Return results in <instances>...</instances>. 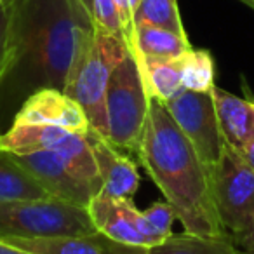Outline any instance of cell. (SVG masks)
Returning <instances> with one entry per match:
<instances>
[{
	"label": "cell",
	"mask_w": 254,
	"mask_h": 254,
	"mask_svg": "<svg viewBox=\"0 0 254 254\" xmlns=\"http://www.w3.org/2000/svg\"><path fill=\"white\" fill-rule=\"evenodd\" d=\"M138 162L176 211L185 232L228 237L212 197L211 171L159 99H150Z\"/></svg>",
	"instance_id": "1"
},
{
	"label": "cell",
	"mask_w": 254,
	"mask_h": 254,
	"mask_svg": "<svg viewBox=\"0 0 254 254\" xmlns=\"http://www.w3.org/2000/svg\"><path fill=\"white\" fill-rule=\"evenodd\" d=\"M242 4H246L247 7H251V9H254V0H240Z\"/></svg>",
	"instance_id": "29"
},
{
	"label": "cell",
	"mask_w": 254,
	"mask_h": 254,
	"mask_svg": "<svg viewBox=\"0 0 254 254\" xmlns=\"http://www.w3.org/2000/svg\"><path fill=\"white\" fill-rule=\"evenodd\" d=\"M78 4L85 9V12L89 14V18L92 19V12H94V0H78Z\"/></svg>",
	"instance_id": "28"
},
{
	"label": "cell",
	"mask_w": 254,
	"mask_h": 254,
	"mask_svg": "<svg viewBox=\"0 0 254 254\" xmlns=\"http://www.w3.org/2000/svg\"><path fill=\"white\" fill-rule=\"evenodd\" d=\"M211 185L221 225L230 235L244 232L254 218V171L239 150L225 145L211 171Z\"/></svg>",
	"instance_id": "6"
},
{
	"label": "cell",
	"mask_w": 254,
	"mask_h": 254,
	"mask_svg": "<svg viewBox=\"0 0 254 254\" xmlns=\"http://www.w3.org/2000/svg\"><path fill=\"white\" fill-rule=\"evenodd\" d=\"M2 2H4V0H0V4H2Z\"/></svg>",
	"instance_id": "30"
},
{
	"label": "cell",
	"mask_w": 254,
	"mask_h": 254,
	"mask_svg": "<svg viewBox=\"0 0 254 254\" xmlns=\"http://www.w3.org/2000/svg\"><path fill=\"white\" fill-rule=\"evenodd\" d=\"M129 54L117 37L85 23L75 30V46L63 91L84 108L91 127L106 136L105 96L115 68Z\"/></svg>",
	"instance_id": "3"
},
{
	"label": "cell",
	"mask_w": 254,
	"mask_h": 254,
	"mask_svg": "<svg viewBox=\"0 0 254 254\" xmlns=\"http://www.w3.org/2000/svg\"><path fill=\"white\" fill-rule=\"evenodd\" d=\"M214 60L205 49H191L183 58V87L209 92L214 87Z\"/></svg>",
	"instance_id": "20"
},
{
	"label": "cell",
	"mask_w": 254,
	"mask_h": 254,
	"mask_svg": "<svg viewBox=\"0 0 254 254\" xmlns=\"http://www.w3.org/2000/svg\"><path fill=\"white\" fill-rule=\"evenodd\" d=\"M132 204L134 202L127 198H112L98 193L87 205V211L98 232L105 233L117 242L150 249L146 239L132 221Z\"/></svg>",
	"instance_id": "13"
},
{
	"label": "cell",
	"mask_w": 254,
	"mask_h": 254,
	"mask_svg": "<svg viewBox=\"0 0 254 254\" xmlns=\"http://www.w3.org/2000/svg\"><path fill=\"white\" fill-rule=\"evenodd\" d=\"M92 25L110 35L120 39L124 44V28L120 21L119 7L115 0H94V12H92Z\"/></svg>",
	"instance_id": "23"
},
{
	"label": "cell",
	"mask_w": 254,
	"mask_h": 254,
	"mask_svg": "<svg viewBox=\"0 0 254 254\" xmlns=\"http://www.w3.org/2000/svg\"><path fill=\"white\" fill-rule=\"evenodd\" d=\"M150 92L138 60L131 53L115 68L105 96L106 138L138 157L150 112Z\"/></svg>",
	"instance_id": "4"
},
{
	"label": "cell",
	"mask_w": 254,
	"mask_h": 254,
	"mask_svg": "<svg viewBox=\"0 0 254 254\" xmlns=\"http://www.w3.org/2000/svg\"><path fill=\"white\" fill-rule=\"evenodd\" d=\"M193 49L188 35L150 25H136V51L132 56L141 61H173Z\"/></svg>",
	"instance_id": "15"
},
{
	"label": "cell",
	"mask_w": 254,
	"mask_h": 254,
	"mask_svg": "<svg viewBox=\"0 0 254 254\" xmlns=\"http://www.w3.org/2000/svg\"><path fill=\"white\" fill-rule=\"evenodd\" d=\"M12 126H58L87 132L91 122L84 108L61 89L40 87L26 98Z\"/></svg>",
	"instance_id": "11"
},
{
	"label": "cell",
	"mask_w": 254,
	"mask_h": 254,
	"mask_svg": "<svg viewBox=\"0 0 254 254\" xmlns=\"http://www.w3.org/2000/svg\"><path fill=\"white\" fill-rule=\"evenodd\" d=\"M239 153L242 155V159L247 162V166H249L251 169L254 171V139L247 143V145L244 146L242 150H239Z\"/></svg>",
	"instance_id": "27"
},
{
	"label": "cell",
	"mask_w": 254,
	"mask_h": 254,
	"mask_svg": "<svg viewBox=\"0 0 254 254\" xmlns=\"http://www.w3.org/2000/svg\"><path fill=\"white\" fill-rule=\"evenodd\" d=\"M148 254H242L228 237H202L190 232L171 235L162 244L150 247Z\"/></svg>",
	"instance_id": "17"
},
{
	"label": "cell",
	"mask_w": 254,
	"mask_h": 254,
	"mask_svg": "<svg viewBox=\"0 0 254 254\" xmlns=\"http://www.w3.org/2000/svg\"><path fill=\"white\" fill-rule=\"evenodd\" d=\"M141 0H115L119 7L120 21L124 28V40L129 49V53L134 54L136 51V25H134V12L138 9Z\"/></svg>",
	"instance_id": "24"
},
{
	"label": "cell",
	"mask_w": 254,
	"mask_h": 254,
	"mask_svg": "<svg viewBox=\"0 0 254 254\" xmlns=\"http://www.w3.org/2000/svg\"><path fill=\"white\" fill-rule=\"evenodd\" d=\"M148 223L150 235H152L155 246L162 244L166 239L173 235V223L176 218V211L169 202H155L146 211H143Z\"/></svg>",
	"instance_id": "22"
},
{
	"label": "cell",
	"mask_w": 254,
	"mask_h": 254,
	"mask_svg": "<svg viewBox=\"0 0 254 254\" xmlns=\"http://www.w3.org/2000/svg\"><path fill=\"white\" fill-rule=\"evenodd\" d=\"M185 58V56H183ZM183 58L173 61H141L150 98L167 103L183 91Z\"/></svg>",
	"instance_id": "18"
},
{
	"label": "cell",
	"mask_w": 254,
	"mask_h": 254,
	"mask_svg": "<svg viewBox=\"0 0 254 254\" xmlns=\"http://www.w3.org/2000/svg\"><path fill=\"white\" fill-rule=\"evenodd\" d=\"M16 66V37L11 0L0 4V85L7 82Z\"/></svg>",
	"instance_id": "21"
},
{
	"label": "cell",
	"mask_w": 254,
	"mask_h": 254,
	"mask_svg": "<svg viewBox=\"0 0 254 254\" xmlns=\"http://www.w3.org/2000/svg\"><path fill=\"white\" fill-rule=\"evenodd\" d=\"M134 25H150L187 35L176 0H141L134 12Z\"/></svg>",
	"instance_id": "19"
},
{
	"label": "cell",
	"mask_w": 254,
	"mask_h": 254,
	"mask_svg": "<svg viewBox=\"0 0 254 254\" xmlns=\"http://www.w3.org/2000/svg\"><path fill=\"white\" fill-rule=\"evenodd\" d=\"M0 254H33V253L21 249V247H18V246H12L7 240L0 239Z\"/></svg>",
	"instance_id": "26"
},
{
	"label": "cell",
	"mask_w": 254,
	"mask_h": 254,
	"mask_svg": "<svg viewBox=\"0 0 254 254\" xmlns=\"http://www.w3.org/2000/svg\"><path fill=\"white\" fill-rule=\"evenodd\" d=\"M11 155L56 200L87 207L92 198L99 193L94 185L60 153L40 150L23 155Z\"/></svg>",
	"instance_id": "9"
},
{
	"label": "cell",
	"mask_w": 254,
	"mask_h": 254,
	"mask_svg": "<svg viewBox=\"0 0 254 254\" xmlns=\"http://www.w3.org/2000/svg\"><path fill=\"white\" fill-rule=\"evenodd\" d=\"M33 254H148L150 249L117 242L101 232L51 239H4Z\"/></svg>",
	"instance_id": "12"
},
{
	"label": "cell",
	"mask_w": 254,
	"mask_h": 254,
	"mask_svg": "<svg viewBox=\"0 0 254 254\" xmlns=\"http://www.w3.org/2000/svg\"><path fill=\"white\" fill-rule=\"evenodd\" d=\"M53 198L40 183L14 160L9 152L0 148V202Z\"/></svg>",
	"instance_id": "16"
},
{
	"label": "cell",
	"mask_w": 254,
	"mask_h": 254,
	"mask_svg": "<svg viewBox=\"0 0 254 254\" xmlns=\"http://www.w3.org/2000/svg\"><path fill=\"white\" fill-rule=\"evenodd\" d=\"M96 232L87 207L56 198L0 202V239H51Z\"/></svg>",
	"instance_id": "5"
},
{
	"label": "cell",
	"mask_w": 254,
	"mask_h": 254,
	"mask_svg": "<svg viewBox=\"0 0 254 254\" xmlns=\"http://www.w3.org/2000/svg\"><path fill=\"white\" fill-rule=\"evenodd\" d=\"M242 254H247V253H242Z\"/></svg>",
	"instance_id": "31"
},
{
	"label": "cell",
	"mask_w": 254,
	"mask_h": 254,
	"mask_svg": "<svg viewBox=\"0 0 254 254\" xmlns=\"http://www.w3.org/2000/svg\"><path fill=\"white\" fill-rule=\"evenodd\" d=\"M96 167H98L101 191L99 195H106L112 198H127L132 200L136 191L139 190V178L136 162L129 153L117 148L105 134L89 127L85 132Z\"/></svg>",
	"instance_id": "10"
},
{
	"label": "cell",
	"mask_w": 254,
	"mask_h": 254,
	"mask_svg": "<svg viewBox=\"0 0 254 254\" xmlns=\"http://www.w3.org/2000/svg\"><path fill=\"white\" fill-rule=\"evenodd\" d=\"M0 148L14 155L40 150L56 152L70 160L96 190L101 191V180L85 132L58 126H11V129L0 134Z\"/></svg>",
	"instance_id": "7"
},
{
	"label": "cell",
	"mask_w": 254,
	"mask_h": 254,
	"mask_svg": "<svg viewBox=\"0 0 254 254\" xmlns=\"http://www.w3.org/2000/svg\"><path fill=\"white\" fill-rule=\"evenodd\" d=\"M164 105L181 132L198 153L202 162L207 166L209 171L214 169L221 159L226 143L219 129L211 91L195 92L183 89Z\"/></svg>",
	"instance_id": "8"
},
{
	"label": "cell",
	"mask_w": 254,
	"mask_h": 254,
	"mask_svg": "<svg viewBox=\"0 0 254 254\" xmlns=\"http://www.w3.org/2000/svg\"><path fill=\"white\" fill-rule=\"evenodd\" d=\"M230 239H232V242L235 244L237 249H240L242 253L254 254V218L244 232L232 233Z\"/></svg>",
	"instance_id": "25"
},
{
	"label": "cell",
	"mask_w": 254,
	"mask_h": 254,
	"mask_svg": "<svg viewBox=\"0 0 254 254\" xmlns=\"http://www.w3.org/2000/svg\"><path fill=\"white\" fill-rule=\"evenodd\" d=\"M16 66L9 78L63 91L75 30L92 19L78 0H11ZM7 78V80H9Z\"/></svg>",
	"instance_id": "2"
},
{
	"label": "cell",
	"mask_w": 254,
	"mask_h": 254,
	"mask_svg": "<svg viewBox=\"0 0 254 254\" xmlns=\"http://www.w3.org/2000/svg\"><path fill=\"white\" fill-rule=\"evenodd\" d=\"M219 129L226 145L242 150L254 139V101H247L225 89H211Z\"/></svg>",
	"instance_id": "14"
}]
</instances>
